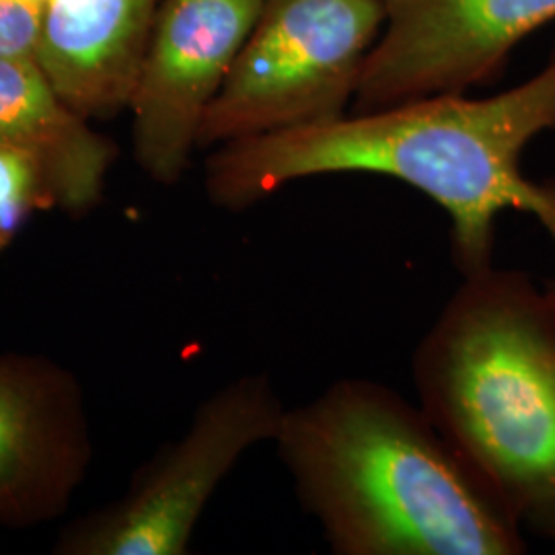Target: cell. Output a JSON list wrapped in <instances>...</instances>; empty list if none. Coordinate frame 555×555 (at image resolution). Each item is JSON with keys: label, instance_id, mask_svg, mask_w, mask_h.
Wrapping results in <instances>:
<instances>
[{"label": "cell", "instance_id": "cell-2", "mask_svg": "<svg viewBox=\"0 0 555 555\" xmlns=\"http://www.w3.org/2000/svg\"><path fill=\"white\" fill-rule=\"evenodd\" d=\"M278 456L336 555H518L525 527L420 403L341 378L286 410Z\"/></svg>", "mask_w": 555, "mask_h": 555}, {"label": "cell", "instance_id": "cell-10", "mask_svg": "<svg viewBox=\"0 0 555 555\" xmlns=\"http://www.w3.org/2000/svg\"><path fill=\"white\" fill-rule=\"evenodd\" d=\"M0 144L36 160L56 204L75 215L100 202L116 155L62 100L38 59H0Z\"/></svg>", "mask_w": 555, "mask_h": 555}, {"label": "cell", "instance_id": "cell-5", "mask_svg": "<svg viewBox=\"0 0 555 555\" xmlns=\"http://www.w3.org/2000/svg\"><path fill=\"white\" fill-rule=\"evenodd\" d=\"M286 408L268 375H245L199 403L188 430L165 447L109 508L77 520L62 555H183L199 516L238 459L274 442Z\"/></svg>", "mask_w": 555, "mask_h": 555}, {"label": "cell", "instance_id": "cell-3", "mask_svg": "<svg viewBox=\"0 0 555 555\" xmlns=\"http://www.w3.org/2000/svg\"><path fill=\"white\" fill-rule=\"evenodd\" d=\"M417 403L525 527L555 502V291L520 270L463 276L414 352Z\"/></svg>", "mask_w": 555, "mask_h": 555}, {"label": "cell", "instance_id": "cell-1", "mask_svg": "<svg viewBox=\"0 0 555 555\" xmlns=\"http://www.w3.org/2000/svg\"><path fill=\"white\" fill-rule=\"evenodd\" d=\"M550 130L555 50L531 79L486 100L433 95L224 142L206 160L204 185L215 206L245 210L302 179H397L447 212L456 270L472 276L494 266L496 220L504 210L533 215L555 245V183H535L520 169L525 149Z\"/></svg>", "mask_w": 555, "mask_h": 555}, {"label": "cell", "instance_id": "cell-8", "mask_svg": "<svg viewBox=\"0 0 555 555\" xmlns=\"http://www.w3.org/2000/svg\"><path fill=\"white\" fill-rule=\"evenodd\" d=\"M93 455L79 380L59 362L0 354V527L62 515Z\"/></svg>", "mask_w": 555, "mask_h": 555}, {"label": "cell", "instance_id": "cell-4", "mask_svg": "<svg viewBox=\"0 0 555 555\" xmlns=\"http://www.w3.org/2000/svg\"><path fill=\"white\" fill-rule=\"evenodd\" d=\"M387 21L383 0H263L199 128L198 149L350 114Z\"/></svg>", "mask_w": 555, "mask_h": 555}, {"label": "cell", "instance_id": "cell-13", "mask_svg": "<svg viewBox=\"0 0 555 555\" xmlns=\"http://www.w3.org/2000/svg\"><path fill=\"white\" fill-rule=\"evenodd\" d=\"M527 531H531L533 535L541 537V539H547L555 543V502L552 506L543 508L541 513H537L535 516H531L525 525Z\"/></svg>", "mask_w": 555, "mask_h": 555}, {"label": "cell", "instance_id": "cell-6", "mask_svg": "<svg viewBox=\"0 0 555 555\" xmlns=\"http://www.w3.org/2000/svg\"><path fill=\"white\" fill-rule=\"evenodd\" d=\"M387 21L350 114L467 93L496 79L511 52L555 21V0H383Z\"/></svg>", "mask_w": 555, "mask_h": 555}, {"label": "cell", "instance_id": "cell-9", "mask_svg": "<svg viewBox=\"0 0 555 555\" xmlns=\"http://www.w3.org/2000/svg\"><path fill=\"white\" fill-rule=\"evenodd\" d=\"M163 0H48L43 73L87 119L128 109Z\"/></svg>", "mask_w": 555, "mask_h": 555}, {"label": "cell", "instance_id": "cell-7", "mask_svg": "<svg viewBox=\"0 0 555 555\" xmlns=\"http://www.w3.org/2000/svg\"><path fill=\"white\" fill-rule=\"evenodd\" d=\"M263 0H163L132 112L134 155L160 185H173L198 149L199 128L229 79Z\"/></svg>", "mask_w": 555, "mask_h": 555}, {"label": "cell", "instance_id": "cell-11", "mask_svg": "<svg viewBox=\"0 0 555 555\" xmlns=\"http://www.w3.org/2000/svg\"><path fill=\"white\" fill-rule=\"evenodd\" d=\"M54 204L56 198L40 165L29 155L0 144V251L13 243L36 210Z\"/></svg>", "mask_w": 555, "mask_h": 555}, {"label": "cell", "instance_id": "cell-12", "mask_svg": "<svg viewBox=\"0 0 555 555\" xmlns=\"http://www.w3.org/2000/svg\"><path fill=\"white\" fill-rule=\"evenodd\" d=\"M48 0H0V59H38Z\"/></svg>", "mask_w": 555, "mask_h": 555}]
</instances>
